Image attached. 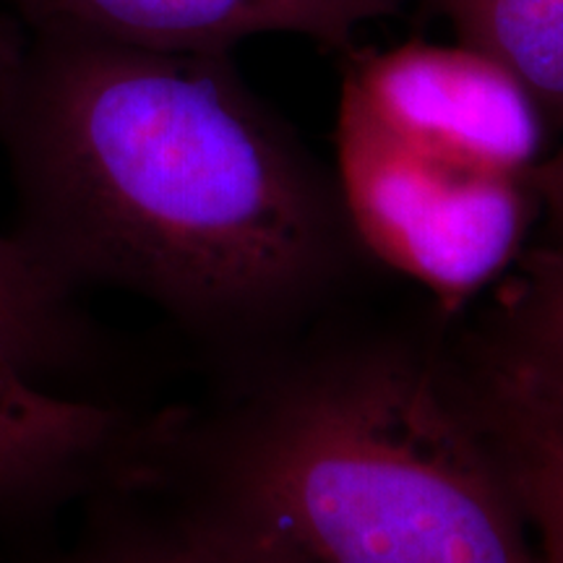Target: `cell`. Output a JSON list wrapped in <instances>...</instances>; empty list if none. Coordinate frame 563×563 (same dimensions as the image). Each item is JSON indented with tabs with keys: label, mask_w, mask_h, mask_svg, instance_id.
<instances>
[{
	"label": "cell",
	"mask_w": 563,
	"mask_h": 563,
	"mask_svg": "<svg viewBox=\"0 0 563 563\" xmlns=\"http://www.w3.org/2000/svg\"><path fill=\"white\" fill-rule=\"evenodd\" d=\"M11 230L42 285L146 300L211 371L340 308L373 256L329 170L230 53L26 32L0 91Z\"/></svg>",
	"instance_id": "1"
},
{
	"label": "cell",
	"mask_w": 563,
	"mask_h": 563,
	"mask_svg": "<svg viewBox=\"0 0 563 563\" xmlns=\"http://www.w3.org/2000/svg\"><path fill=\"white\" fill-rule=\"evenodd\" d=\"M454 316L336 308L144 415L121 475L269 563H540Z\"/></svg>",
	"instance_id": "2"
},
{
	"label": "cell",
	"mask_w": 563,
	"mask_h": 563,
	"mask_svg": "<svg viewBox=\"0 0 563 563\" xmlns=\"http://www.w3.org/2000/svg\"><path fill=\"white\" fill-rule=\"evenodd\" d=\"M336 178L373 262L420 282L446 311L506 272L538 207L530 175L402 136L344 89Z\"/></svg>",
	"instance_id": "3"
},
{
	"label": "cell",
	"mask_w": 563,
	"mask_h": 563,
	"mask_svg": "<svg viewBox=\"0 0 563 563\" xmlns=\"http://www.w3.org/2000/svg\"><path fill=\"white\" fill-rule=\"evenodd\" d=\"M376 121L477 165L530 175L543 141L532 97L470 47L412 45L357 58L342 84Z\"/></svg>",
	"instance_id": "4"
},
{
	"label": "cell",
	"mask_w": 563,
	"mask_h": 563,
	"mask_svg": "<svg viewBox=\"0 0 563 563\" xmlns=\"http://www.w3.org/2000/svg\"><path fill=\"white\" fill-rule=\"evenodd\" d=\"M144 415L51 389L0 357V530L87 501L129 462Z\"/></svg>",
	"instance_id": "5"
},
{
	"label": "cell",
	"mask_w": 563,
	"mask_h": 563,
	"mask_svg": "<svg viewBox=\"0 0 563 563\" xmlns=\"http://www.w3.org/2000/svg\"><path fill=\"white\" fill-rule=\"evenodd\" d=\"M407 0H0L26 32H74L157 53H230L290 32L344 51L357 26L397 16Z\"/></svg>",
	"instance_id": "6"
},
{
	"label": "cell",
	"mask_w": 563,
	"mask_h": 563,
	"mask_svg": "<svg viewBox=\"0 0 563 563\" xmlns=\"http://www.w3.org/2000/svg\"><path fill=\"white\" fill-rule=\"evenodd\" d=\"M483 418L530 527L540 563H563V399L498 361L464 329Z\"/></svg>",
	"instance_id": "7"
},
{
	"label": "cell",
	"mask_w": 563,
	"mask_h": 563,
	"mask_svg": "<svg viewBox=\"0 0 563 563\" xmlns=\"http://www.w3.org/2000/svg\"><path fill=\"white\" fill-rule=\"evenodd\" d=\"M81 530L37 563H269L154 485L118 477L91 493Z\"/></svg>",
	"instance_id": "8"
},
{
	"label": "cell",
	"mask_w": 563,
	"mask_h": 563,
	"mask_svg": "<svg viewBox=\"0 0 563 563\" xmlns=\"http://www.w3.org/2000/svg\"><path fill=\"white\" fill-rule=\"evenodd\" d=\"M0 357L45 384L102 363V336L76 300L34 277L16 245L0 232Z\"/></svg>",
	"instance_id": "9"
},
{
	"label": "cell",
	"mask_w": 563,
	"mask_h": 563,
	"mask_svg": "<svg viewBox=\"0 0 563 563\" xmlns=\"http://www.w3.org/2000/svg\"><path fill=\"white\" fill-rule=\"evenodd\" d=\"M462 45L504 66L563 125V0H433Z\"/></svg>",
	"instance_id": "10"
},
{
	"label": "cell",
	"mask_w": 563,
	"mask_h": 563,
	"mask_svg": "<svg viewBox=\"0 0 563 563\" xmlns=\"http://www.w3.org/2000/svg\"><path fill=\"white\" fill-rule=\"evenodd\" d=\"M473 334L498 361L563 399V251L540 245L525 253Z\"/></svg>",
	"instance_id": "11"
},
{
	"label": "cell",
	"mask_w": 563,
	"mask_h": 563,
	"mask_svg": "<svg viewBox=\"0 0 563 563\" xmlns=\"http://www.w3.org/2000/svg\"><path fill=\"white\" fill-rule=\"evenodd\" d=\"M530 188L538 207L543 209L551 241L545 245L563 251V152L551 159L534 162L530 170Z\"/></svg>",
	"instance_id": "12"
},
{
	"label": "cell",
	"mask_w": 563,
	"mask_h": 563,
	"mask_svg": "<svg viewBox=\"0 0 563 563\" xmlns=\"http://www.w3.org/2000/svg\"><path fill=\"white\" fill-rule=\"evenodd\" d=\"M26 45V30L11 16L9 11L0 9V91L9 81L11 70L16 68L21 51Z\"/></svg>",
	"instance_id": "13"
}]
</instances>
